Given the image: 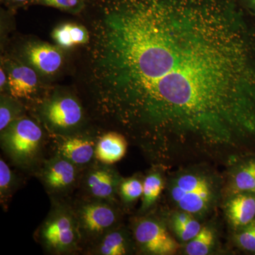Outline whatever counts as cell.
<instances>
[{"instance_id": "1", "label": "cell", "mask_w": 255, "mask_h": 255, "mask_svg": "<svg viewBox=\"0 0 255 255\" xmlns=\"http://www.w3.org/2000/svg\"><path fill=\"white\" fill-rule=\"evenodd\" d=\"M95 118L153 165L255 145V18L240 0H100L90 31Z\"/></svg>"}, {"instance_id": "2", "label": "cell", "mask_w": 255, "mask_h": 255, "mask_svg": "<svg viewBox=\"0 0 255 255\" xmlns=\"http://www.w3.org/2000/svg\"><path fill=\"white\" fill-rule=\"evenodd\" d=\"M0 147L11 165L34 176L48 156V132L39 122L24 116L0 132Z\"/></svg>"}, {"instance_id": "3", "label": "cell", "mask_w": 255, "mask_h": 255, "mask_svg": "<svg viewBox=\"0 0 255 255\" xmlns=\"http://www.w3.org/2000/svg\"><path fill=\"white\" fill-rule=\"evenodd\" d=\"M50 204L49 212L35 231V241L48 255L81 253V236L71 198L50 199Z\"/></svg>"}, {"instance_id": "4", "label": "cell", "mask_w": 255, "mask_h": 255, "mask_svg": "<svg viewBox=\"0 0 255 255\" xmlns=\"http://www.w3.org/2000/svg\"><path fill=\"white\" fill-rule=\"evenodd\" d=\"M71 201L81 236L82 253L96 240L122 223L124 211L119 204L80 196Z\"/></svg>"}, {"instance_id": "5", "label": "cell", "mask_w": 255, "mask_h": 255, "mask_svg": "<svg viewBox=\"0 0 255 255\" xmlns=\"http://www.w3.org/2000/svg\"><path fill=\"white\" fill-rule=\"evenodd\" d=\"M38 104L39 123L48 134L68 135L87 128L85 110L74 96L55 94Z\"/></svg>"}, {"instance_id": "6", "label": "cell", "mask_w": 255, "mask_h": 255, "mask_svg": "<svg viewBox=\"0 0 255 255\" xmlns=\"http://www.w3.org/2000/svg\"><path fill=\"white\" fill-rule=\"evenodd\" d=\"M214 190L212 181L197 173L181 174L169 187L172 200L179 209L191 215L205 212L214 201Z\"/></svg>"}, {"instance_id": "7", "label": "cell", "mask_w": 255, "mask_h": 255, "mask_svg": "<svg viewBox=\"0 0 255 255\" xmlns=\"http://www.w3.org/2000/svg\"><path fill=\"white\" fill-rule=\"evenodd\" d=\"M83 169L60 156L49 155L35 177L41 182L50 199H68L78 190Z\"/></svg>"}, {"instance_id": "8", "label": "cell", "mask_w": 255, "mask_h": 255, "mask_svg": "<svg viewBox=\"0 0 255 255\" xmlns=\"http://www.w3.org/2000/svg\"><path fill=\"white\" fill-rule=\"evenodd\" d=\"M103 132L86 128L68 135L48 134V152L68 159L82 169L97 159L96 147Z\"/></svg>"}, {"instance_id": "9", "label": "cell", "mask_w": 255, "mask_h": 255, "mask_svg": "<svg viewBox=\"0 0 255 255\" xmlns=\"http://www.w3.org/2000/svg\"><path fill=\"white\" fill-rule=\"evenodd\" d=\"M123 178L114 164L96 160L83 169L78 196L109 201L119 205L118 189Z\"/></svg>"}, {"instance_id": "10", "label": "cell", "mask_w": 255, "mask_h": 255, "mask_svg": "<svg viewBox=\"0 0 255 255\" xmlns=\"http://www.w3.org/2000/svg\"><path fill=\"white\" fill-rule=\"evenodd\" d=\"M131 233L138 251L144 254H175L180 245L167 231L163 223L153 216L142 215L132 221Z\"/></svg>"}, {"instance_id": "11", "label": "cell", "mask_w": 255, "mask_h": 255, "mask_svg": "<svg viewBox=\"0 0 255 255\" xmlns=\"http://www.w3.org/2000/svg\"><path fill=\"white\" fill-rule=\"evenodd\" d=\"M135 247L131 232L123 225L110 230L86 247L82 254L86 255H126L130 254Z\"/></svg>"}, {"instance_id": "12", "label": "cell", "mask_w": 255, "mask_h": 255, "mask_svg": "<svg viewBox=\"0 0 255 255\" xmlns=\"http://www.w3.org/2000/svg\"><path fill=\"white\" fill-rule=\"evenodd\" d=\"M10 96L20 100H31L38 90V78L34 70L23 65H16L8 75Z\"/></svg>"}, {"instance_id": "13", "label": "cell", "mask_w": 255, "mask_h": 255, "mask_svg": "<svg viewBox=\"0 0 255 255\" xmlns=\"http://www.w3.org/2000/svg\"><path fill=\"white\" fill-rule=\"evenodd\" d=\"M127 137L122 132L110 130L102 132L96 147V159L102 163L114 164L127 152Z\"/></svg>"}, {"instance_id": "14", "label": "cell", "mask_w": 255, "mask_h": 255, "mask_svg": "<svg viewBox=\"0 0 255 255\" xmlns=\"http://www.w3.org/2000/svg\"><path fill=\"white\" fill-rule=\"evenodd\" d=\"M30 63L44 75L56 73L63 63V55L58 48L48 43H31L26 48Z\"/></svg>"}, {"instance_id": "15", "label": "cell", "mask_w": 255, "mask_h": 255, "mask_svg": "<svg viewBox=\"0 0 255 255\" xmlns=\"http://www.w3.org/2000/svg\"><path fill=\"white\" fill-rule=\"evenodd\" d=\"M228 219L235 228H243L255 219V194H235L226 209Z\"/></svg>"}, {"instance_id": "16", "label": "cell", "mask_w": 255, "mask_h": 255, "mask_svg": "<svg viewBox=\"0 0 255 255\" xmlns=\"http://www.w3.org/2000/svg\"><path fill=\"white\" fill-rule=\"evenodd\" d=\"M23 178L16 173L2 156L0 157V204L5 211L9 209L15 193L23 184Z\"/></svg>"}, {"instance_id": "17", "label": "cell", "mask_w": 255, "mask_h": 255, "mask_svg": "<svg viewBox=\"0 0 255 255\" xmlns=\"http://www.w3.org/2000/svg\"><path fill=\"white\" fill-rule=\"evenodd\" d=\"M164 189V181L162 174L157 169H152L145 176L143 180L142 203L140 214H147L159 199Z\"/></svg>"}, {"instance_id": "18", "label": "cell", "mask_w": 255, "mask_h": 255, "mask_svg": "<svg viewBox=\"0 0 255 255\" xmlns=\"http://www.w3.org/2000/svg\"><path fill=\"white\" fill-rule=\"evenodd\" d=\"M143 180L140 176L123 178L119 184L118 199L123 211L130 209L140 198L143 191Z\"/></svg>"}, {"instance_id": "19", "label": "cell", "mask_w": 255, "mask_h": 255, "mask_svg": "<svg viewBox=\"0 0 255 255\" xmlns=\"http://www.w3.org/2000/svg\"><path fill=\"white\" fill-rule=\"evenodd\" d=\"M232 191L234 194H255V158L248 159L238 169L233 178Z\"/></svg>"}, {"instance_id": "20", "label": "cell", "mask_w": 255, "mask_h": 255, "mask_svg": "<svg viewBox=\"0 0 255 255\" xmlns=\"http://www.w3.org/2000/svg\"><path fill=\"white\" fill-rule=\"evenodd\" d=\"M24 117L23 107L19 101L11 97H1L0 105V132L16 119Z\"/></svg>"}, {"instance_id": "21", "label": "cell", "mask_w": 255, "mask_h": 255, "mask_svg": "<svg viewBox=\"0 0 255 255\" xmlns=\"http://www.w3.org/2000/svg\"><path fill=\"white\" fill-rule=\"evenodd\" d=\"M214 233L208 227L201 228L197 235L189 241L186 247V253L189 255H206L214 246Z\"/></svg>"}, {"instance_id": "22", "label": "cell", "mask_w": 255, "mask_h": 255, "mask_svg": "<svg viewBox=\"0 0 255 255\" xmlns=\"http://www.w3.org/2000/svg\"><path fill=\"white\" fill-rule=\"evenodd\" d=\"M237 243L244 251L255 253V219L241 228L237 235Z\"/></svg>"}, {"instance_id": "23", "label": "cell", "mask_w": 255, "mask_h": 255, "mask_svg": "<svg viewBox=\"0 0 255 255\" xmlns=\"http://www.w3.org/2000/svg\"><path fill=\"white\" fill-rule=\"evenodd\" d=\"M200 223L191 216L190 219L184 225L177 227H174V232L179 239L182 241H189L195 237L196 235L201 231Z\"/></svg>"}, {"instance_id": "24", "label": "cell", "mask_w": 255, "mask_h": 255, "mask_svg": "<svg viewBox=\"0 0 255 255\" xmlns=\"http://www.w3.org/2000/svg\"><path fill=\"white\" fill-rule=\"evenodd\" d=\"M53 37L55 42L60 47L70 48L75 46L70 31V23H64L61 26L55 28Z\"/></svg>"}, {"instance_id": "25", "label": "cell", "mask_w": 255, "mask_h": 255, "mask_svg": "<svg viewBox=\"0 0 255 255\" xmlns=\"http://www.w3.org/2000/svg\"><path fill=\"white\" fill-rule=\"evenodd\" d=\"M47 6L69 11H78L83 6L82 0H41Z\"/></svg>"}, {"instance_id": "26", "label": "cell", "mask_w": 255, "mask_h": 255, "mask_svg": "<svg viewBox=\"0 0 255 255\" xmlns=\"http://www.w3.org/2000/svg\"><path fill=\"white\" fill-rule=\"evenodd\" d=\"M70 31L75 46L87 44L90 41V32L83 26L70 23Z\"/></svg>"}, {"instance_id": "27", "label": "cell", "mask_w": 255, "mask_h": 255, "mask_svg": "<svg viewBox=\"0 0 255 255\" xmlns=\"http://www.w3.org/2000/svg\"><path fill=\"white\" fill-rule=\"evenodd\" d=\"M242 6L255 18V0H240Z\"/></svg>"}, {"instance_id": "28", "label": "cell", "mask_w": 255, "mask_h": 255, "mask_svg": "<svg viewBox=\"0 0 255 255\" xmlns=\"http://www.w3.org/2000/svg\"><path fill=\"white\" fill-rule=\"evenodd\" d=\"M6 75H5L3 69L1 68V69H0V87H1V92H2L3 90H4L5 87H6Z\"/></svg>"}, {"instance_id": "29", "label": "cell", "mask_w": 255, "mask_h": 255, "mask_svg": "<svg viewBox=\"0 0 255 255\" xmlns=\"http://www.w3.org/2000/svg\"><path fill=\"white\" fill-rule=\"evenodd\" d=\"M9 1H14V2L23 3L29 1V0H9Z\"/></svg>"}]
</instances>
